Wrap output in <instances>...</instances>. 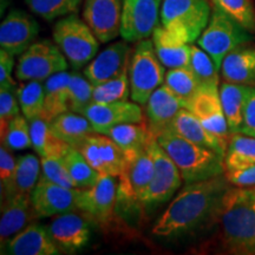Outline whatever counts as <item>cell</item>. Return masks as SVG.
I'll use <instances>...</instances> for the list:
<instances>
[{
    "instance_id": "obj_30",
    "label": "cell",
    "mask_w": 255,
    "mask_h": 255,
    "mask_svg": "<svg viewBox=\"0 0 255 255\" xmlns=\"http://www.w3.org/2000/svg\"><path fill=\"white\" fill-rule=\"evenodd\" d=\"M51 129L63 142L78 148L89 135L96 132L94 126L83 114L66 111L50 122Z\"/></svg>"
},
{
    "instance_id": "obj_39",
    "label": "cell",
    "mask_w": 255,
    "mask_h": 255,
    "mask_svg": "<svg viewBox=\"0 0 255 255\" xmlns=\"http://www.w3.org/2000/svg\"><path fill=\"white\" fill-rule=\"evenodd\" d=\"M164 83L175 95L184 102L186 107L188 101L193 97L200 87L195 75L189 66L169 69V71L165 73Z\"/></svg>"
},
{
    "instance_id": "obj_31",
    "label": "cell",
    "mask_w": 255,
    "mask_h": 255,
    "mask_svg": "<svg viewBox=\"0 0 255 255\" xmlns=\"http://www.w3.org/2000/svg\"><path fill=\"white\" fill-rule=\"evenodd\" d=\"M30 122L32 148L40 157H64L71 146L63 142L51 129L50 122L37 117Z\"/></svg>"
},
{
    "instance_id": "obj_37",
    "label": "cell",
    "mask_w": 255,
    "mask_h": 255,
    "mask_svg": "<svg viewBox=\"0 0 255 255\" xmlns=\"http://www.w3.org/2000/svg\"><path fill=\"white\" fill-rule=\"evenodd\" d=\"M191 55L189 68L200 85H220V69L214 59L200 46L190 45Z\"/></svg>"
},
{
    "instance_id": "obj_21",
    "label": "cell",
    "mask_w": 255,
    "mask_h": 255,
    "mask_svg": "<svg viewBox=\"0 0 255 255\" xmlns=\"http://www.w3.org/2000/svg\"><path fill=\"white\" fill-rule=\"evenodd\" d=\"M130 51L126 40L111 44L85 66L84 76L94 87L116 77L129 66Z\"/></svg>"
},
{
    "instance_id": "obj_11",
    "label": "cell",
    "mask_w": 255,
    "mask_h": 255,
    "mask_svg": "<svg viewBox=\"0 0 255 255\" xmlns=\"http://www.w3.org/2000/svg\"><path fill=\"white\" fill-rule=\"evenodd\" d=\"M161 0H123L121 37L128 43L152 36L158 26Z\"/></svg>"
},
{
    "instance_id": "obj_27",
    "label": "cell",
    "mask_w": 255,
    "mask_h": 255,
    "mask_svg": "<svg viewBox=\"0 0 255 255\" xmlns=\"http://www.w3.org/2000/svg\"><path fill=\"white\" fill-rule=\"evenodd\" d=\"M70 77L71 73L62 71L44 81V109L40 117L47 122L69 111Z\"/></svg>"
},
{
    "instance_id": "obj_9",
    "label": "cell",
    "mask_w": 255,
    "mask_h": 255,
    "mask_svg": "<svg viewBox=\"0 0 255 255\" xmlns=\"http://www.w3.org/2000/svg\"><path fill=\"white\" fill-rule=\"evenodd\" d=\"M148 149L154 158L155 173L151 182L142 194L139 202L144 205L167 202L181 187L183 178L175 162L156 141V137L152 136L149 139Z\"/></svg>"
},
{
    "instance_id": "obj_43",
    "label": "cell",
    "mask_w": 255,
    "mask_h": 255,
    "mask_svg": "<svg viewBox=\"0 0 255 255\" xmlns=\"http://www.w3.org/2000/svg\"><path fill=\"white\" fill-rule=\"evenodd\" d=\"M40 177L65 188H75L63 157H40Z\"/></svg>"
},
{
    "instance_id": "obj_42",
    "label": "cell",
    "mask_w": 255,
    "mask_h": 255,
    "mask_svg": "<svg viewBox=\"0 0 255 255\" xmlns=\"http://www.w3.org/2000/svg\"><path fill=\"white\" fill-rule=\"evenodd\" d=\"M94 85L78 72H71L69 82V111L83 114L94 100Z\"/></svg>"
},
{
    "instance_id": "obj_34",
    "label": "cell",
    "mask_w": 255,
    "mask_h": 255,
    "mask_svg": "<svg viewBox=\"0 0 255 255\" xmlns=\"http://www.w3.org/2000/svg\"><path fill=\"white\" fill-rule=\"evenodd\" d=\"M63 158L72 178L73 186L77 189H84L94 186L100 178L101 174L91 167L88 159L77 148L71 146Z\"/></svg>"
},
{
    "instance_id": "obj_14",
    "label": "cell",
    "mask_w": 255,
    "mask_h": 255,
    "mask_svg": "<svg viewBox=\"0 0 255 255\" xmlns=\"http://www.w3.org/2000/svg\"><path fill=\"white\" fill-rule=\"evenodd\" d=\"M123 0H84L83 19L100 43L121 36Z\"/></svg>"
},
{
    "instance_id": "obj_19",
    "label": "cell",
    "mask_w": 255,
    "mask_h": 255,
    "mask_svg": "<svg viewBox=\"0 0 255 255\" xmlns=\"http://www.w3.org/2000/svg\"><path fill=\"white\" fill-rule=\"evenodd\" d=\"M154 173V158L146 144L145 148L137 152L135 156L127 158L126 169L119 177L117 197L139 201L146 187L151 182Z\"/></svg>"
},
{
    "instance_id": "obj_7",
    "label": "cell",
    "mask_w": 255,
    "mask_h": 255,
    "mask_svg": "<svg viewBox=\"0 0 255 255\" xmlns=\"http://www.w3.org/2000/svg\"><path fill=\"white\" fill-rule=\"evenodd\" d=\"M253 37L250 31L214 7L206 28L197 38V45L214 59L216 66L220 69L223 58L232 50L242 44L251 43Z\"/></svg>"
},
{
    "instance_id": "obj_13",
    "label": "cell",
    "mask_w": 255,
    "mask_h": 255,
    "mask_svg": "<svg viewBox=\"0 0 255 255\" xmlns=\"http://www.w3.org/2000/svg\"><path fill=\"white\" fill-rule=\"evenodd\" d=\"M77 149L101 175L120 177L126 169L127 158L122 149L103 133H91Z\"/></svg>"
},
{
    "instance_id": "obj_15",
    "label": "cell",
    "mask_w": 255,
    "mask_h": 255,
    "mask_svg": "<svg viewBox=\"0 0 255 255\" xmlns=\"http://www.w3.org/2000/svg\"><path fill=\"white\" fill-rule=\"evenodd\" d=\"M39 33V25L21 9H12L0 25V47L12 56H20Z\"/></svg>"
},
{
    "instance_id": "obj_35",
    "label": "cell",
    "mask_w": 255,
    "mask_h": 255,
    "mask_svg": "<svg viewBox=\"0 0 255 255\" xmlns=\"http://www.w3.org/2000/svg\"><path fill=\"white\" fill-rule=\"evenodd\" d=\"M21 114L28 121L41 116L44 109V84L41 81H28L17 88Z\"/></svg>"
},
{
    "instance_id": "obj_22",
    "label": "cell",
    "mask_w": 255,
    "mask_h": 255,
    "mask_svg": "<svg viewBox=\"0 0 255 255\" xmlns=\"http://www.w3.org/2000/svg\"><path fill=\"white\" fill-rule=\"evenodd\" d=\"M38 219L32 206L31 194H14L1 201L0 219V244L1 250L19 232L26 228L30 222Z\"/></svg>"
},
{
    "instance_id": "obj_18",
    "label": "cell",
    "mask_w": 255,
    "mask_h": 255,
    "mask_svg": "<svg viewBox=\"0 0 255 255\" xmlns=\"http://www.w3.org/2000/svg\"><path fill=\"white\" fill-rule=\"evenodd\" d=\"M94 126L96 132L124 123H144V113L136 102L117 101L111 103H92L83 113Z\"/></svg>"
},
{
    "instance_id": "obj_33",
    "label": "cell",
    "mask_w": 255,
    "mask_h": 255,
    "mask_svg": "<svg viewBox=\"0 0 255 255\" xmlns=\"http://www.w3.org/2000/svg\"><path fill=\"white\" fill-rule=\"evenodd\" d=\"M41 163L40 159L33 154H25L19 156L15 165V174L12 193L31 194L40 177Z\"/></svg>"
},
{
    "instance_id": "obj_3",
    "label": "cell",
    "mask_w": 255,
    "mask_h": 255,
    "mask_svg": "<svg viewBox=\"0 0 255 255\" xmlns=\"http://www.w3.org/2000/svg\"><path fill=\"white\" fill-rule=\"evenodd\" d=\"M156 141L177 165L186 184L225 174L223 156L188 141L171 129L159 133Z\"/></svg>"
},
{
    "instance_id": "obj_17",
    "label": "cell",
    "mask_w": 255,
    "mask_h": 255,
    "mask_svg": "<svg viewBox=\"0 0 255 255\" xmlns=\"http://www.w3.org/2000/svg\"><path fill=\"white\" fill-rule=\"evenodd\" d=\"M31 201L38 219L52 218L77 210L76 188L62 187L43 177H39L32 190Z\"/></svg>"
},
{
    "instance_id": "obj_40",
    "label": "cell",
    "mask_w": 255,
    "mask_h": 255,
    "mask_svg": "<svg viewBox=\"0 0 255 255\" xmlns=\"http://www.w3.org/2000/svg\"><path fill=\"white\" fill-rule=\"evenodd\" d=\"M212 2L242 27L255 33V7L252 0H212Z\"/></svg>"
},
{
    "instance_id": "obj_25",
    "label": "cell",
    "mask_w": 255,
    "mask_h": 255,
    "mask_svg": "<svg viewBox=\"0 0 255 255\" xmlns=\"http://www.w3.org/2000/svg\"><path fill=\"white\" fill-rule=\"evenodd\" d=\"M169 129L184 137L188 141L205 146L210 150H214L225 157L227 145L219 137H216L214 133L210 132L207 128H205L195 115L186 108L180 110V113L176 115V117L171 122Z\"/></svg>"
},
{
    "instance_id": "obj_6",
    "label": "cell",
    "mask_w": 255,
    "mask_h": 255,
    "mask_svg": "<svg viewBox=\"0 0 255 255\" xmlns=\"http://www.w3.org/2000/svg\"><path fill=\"white\" fill-rule=\"evenodd\" d=\"M210 14L208 0H162V26L188 44L201 36Z\"/></svg>"
},
{
    "instance_id": "obj_8",
    "label": "cell",
    "mask_w": 255,
    "mask_h": 255,
    "mask_svg": "<svg viewBox=\"0 0 255 255\" xmlns=\"http://www.w3.org/2000/svg\"><path fill=\"white\" fill-rule=\"evenodd\" d=\"M68 59L56 43L49 39L34 41L19 56L15 66L18 81H46L55 73L66 71Z\"/></svg>"
},
{
    "instance_id": "obj_48",
    "label": "cell",
    "mask_w": 255,
    "mask_h": 255,
    "mask_svg": "<svg viewBox=\"0 0 255 255\" xmlns=\"http://www.w3.org/2000/svg\"><path fill=\"white\" fill-rule=\"evenodd\" d=\"M240 132L255 137V87H251L250 94H248Z\"/></svg>"
},
{
    "instance_id": "obj_28",
    "label": "cell",
    "mask_w": 255,
    "mask_h": 255,
    "mask_svg": "<svg viewBox=\"0 0 255 255\" xmlns=\"http://www.w3.org/2000/svg\"><path fill=\"white\" fill-rule=\"evenodd\" d=\"M219 90L229 131L231 133L240 132L244 122L245 105L251 87L225 81L220 84Z\"/></svg>"
},
{
    "instance_id": "obj_4",
    "label": "cell",
    "mask_w": 255,
    "mask_h": 255,
    "mask_svg": "<svg viewBox=\"0 0 255 255\" xmlns=\"http://www.w3.org/2000/svg\"><path fill=\"white\" fill-rule=\"evenodd\" d=\"M53 40L75 71L95 58L100 43L84 19L82 20L76 13L57 21L53 27Z\"/></svg>"
},
{
    "instance_id": "obj_10",
    "label": "cell",
    "mask_w": 255,
    "mask_h": 255,
    "mask_svg": "<svg viewBox=\"0 0 255 255\" xmlns=\"http://www.w3.org/2000/svg\"><path fill=\"white\" fill-rule=\"evenodd\" d=\"M116 178L110 175H101L94 186L77 189L76 203L77 210L83 213L90 222L105 227L113 221L117 197Z\"/></svg>"
},
{
    "instance_id": "obj_23",
    "label": "cell",
    "mask_w": 255,
    "mask_h": 255,
    "mask_svg": "<svg viewBox=\"0 0 255 255\" xmlns=\"http://www.w3.org/2000/svg\"><path fill=\"white\" fill-rule=\"evenodd\" d=\"M1 251L12 255H57L62 252L49 229L39 223H30L9 240Z\"/></svg>"
},
{
    "instance_id": "obj_32",
    "label": "cell",
    "mask_w": 255,
    "mask_h": 255,
    "mask_svg": "<svg viewBox=\"0 0 255 255\" xmlns=\"http://www.w3.org/2000/svg\"><path fill=\"white\" fill-rule=\"evenodd\" d=\"M223 162H225V171L254 164L255 137L244 132L231 133Z\"/></svg>"
},
{
    "instance_id": "obj_5",
    "label": "cell",
    "mask_w": 255,
    "mask_h": 255,
    "mask_svg": "<svg viewBox=\"0 0 255 255\" xmlns=\"http://www.w3.org/2000/svg\"><path fill=\"white\" fill-rule=\"evenodd\" d=\"M165 66L156 53L151 39H143L132 50L129 62L130 97L136 103L145 105L158 87L164 83Z\"/></svg>"
},
{
    "instance_id": "obj_29",
    "label": "cell",
    "mask_w": 255,
    "mask_h": 255,
    "mask_svg": "<svg viewBox=\"0 0 255 255\" xmlns=\"http://www.w3.org/2000/svg\"><path fill=\"white\" fill-rule=\"evenodd\" d=\"M109 136L122 149L126 158H130L144 149L152 135L149 131L146 122L144 123H124L108 128L100 132Z\"/></svg>"
},
{
    "instance_id": "obj_20",
    "label": "cell",
    "mask_w": 255,
    "mask_h": 255,
    "mask_svg": "<svg viewBox=\"0 0 255 255\" xmlns=\"http://www.w3.org/2000/svg\"><path fill=\"white\" fill-rule=\"evenodd\" d=\"M183 108H186L184 102L165 83L156 89L145 104V122L151 135L157 137L169 129L176 115Z\"/></svg>"
},
{
    "instance_id": "obj_26",
    "label": "cell",
    "mask_w": 255,
    "mask_h": 255,
    "mask_svg": "<svg viewBox=\"0 0 255 255\" xmlns=\"http://www.w3.org/2000/svg\"><path fill=\"white\" fill-rule=\"evenodd\" d=\"M151 40L159 60L165 68L174 69L189 66L191 44H188L175 36L162 25L156 27Z\"/></svg>"
},
{
    "instance_id": "obj_12",
    "label": "cell",
    "mask_w": 255,
    "mask_h": 255,
    "mask_svg": "<svg viewBox=\"0 0 255 255\" xmlns=\"http://www.w3.org/2000/svg\"><path fill=\"white\" fill-rule=\"evenodd\" d=\"M220 85H200L188 101L186 109L191 111L205 128L227 145L231 131L220 98Z\"/></svg>"
},
{
    "instance_id": "obj_38",
    "label": "cell",
    "mask_w": 255,
    "mask_h": 255,
    "mask_svg": "<svg viewBox=\"0 0 255 255\" xmlns=\"http://www.w3.org/2000/svg\"><path fill=\"white\" fill-rule=\"evenodd\" d=\"M34 14L47 21L76 13L83 0H24Z\"/></svg>"
},
{
    "instance_id": "obj_2",
    "label": "cell",
    "mask_w": 255,
    "mask_h": 255,
    "mask_svg": "<svg viewBox=\"0 0 255 255\" xmlns=\"http://www.w3.org/2000/svg\"><path fill=\"white\" fill-rule=\"evenodd\" d=\"M219 221L229 253L255 254V187H232L223 199Z\"/></svg>"
},
{
    "instance_id": "obj_24",
    "label": "cell",
    "mask_w": 255,
    "mask_h": 255,
    "mask_svg": "<svg viewBox=\"0 0 255 255\" xmlns=\"http://www.w3.org/2000/svg\"><path fill=\"white\" fill-rule=\"evenodd\" d=\"M223 81L255 87V46L250 43L235 47L222 60Z\"/></svg>"
},
{
    "instance_id": "obj_45",
    "label": "cell",
    "mask_w": 255,
    "mask_h": 255,
    "mask_svg": "<svg viewBox=\"0 0 255 255\" xmlns=\"http://www.w3.org/2000/svg\"><path fill=\"white\" fill-rule=\"evenodd\" d=\"M20 104L18 101L17 87L0 88V132H4L9 121L20 115Z\"/></svg>"
},
{
    "instance_id": "obj_36",
    "label": "cell",
    "mask_w": 255,
    "mask_h": 255,
    "mask_svg": "<svg viewBox=\"0 0 255 255\" xmlns=\"http://www.w3.org/2000/svg\"><path fill=\"white\" fill-rule=\"evenodd\" d=\"M130 96L129 66L119 76L94 87L92 100L95 103H111L117 101H127Z\"/></svg>"
},
{
    "instance_id": "obj_16",
    "label": "cell",
    "mask_w": 255,
    "mask_h": 255,
    "mask_svg": "<svg viewBox=\"0 0 255 255\" xmlns=\"http://www.w3.org/2000/svg\"><path fill=\"white\" fill-rule=\"evenodd\" d=\"M89 220L83 213L76 210L56 215L47 226L51 237L64 253H75L88 245L90 239Z\"/></svg>"
},
{
    "instance_id": "obj_1",
    "label": "cell",
    "mask_w": 255,
    "mask_h": 255,
    "mask_svg": "<svg viewBox=\"0 0 255 255\" xmlns=\"http://www.w3.org/2000/svg\"><path fill=\"white\" fill-rule=\"evenodd\" d=\"M232 187L225 174L187 183L156 221L152 234L161 238H180L219 219L223 199Z\"/></svg>"
},
{
    "instance_id": "obj_46",
    "label": "cell",
    "mask_w": 255,
    "mask_h": 255,
    "mask_svg": "<svg viewBox=\"0 0 255 255\" xmlns=\"http://www.w3.org/2000/svg\"><path fill=\"white\" fill-rule=\"evenodd\" d=\"M225 175L233 187H255V163L233 170H226Z\"/></svg>"
},
{
    "instance_id": "obj_47",
    "label": "cell",
    "mask_w": 255,
    "mask_h": 255,
    "mask_svg": "<svg viewBox=\"0 0 255 255\" xmlns=\"http://www.w3.org/2000/svg\"><path fill=\"white\" fill-rule=\"evenodd\" d=\"M14 68V56L7 51L0 50V88H15L14 79L12 78V71Z\"/></svg>"
},
{
    "instance_id": "obj_41",
    "label": "cell",
    "mask_w": 255,
    "mask_h": 255,
    "mask_svg": "<svg viewBox=\"0 0 255 255\" xmlns=\"http://www.w3.org/2000/svg\"><path fill=\"white\" fill-rule=\"evenodd\" d=\"M1 144L12 151L32 148L30 122L23 114L9 121L6 130L1 132Z\"/></svg>"
},
{
    "instance_id": "obj_44",
    "label": "cell",
    "mask_w": 255,
    "mask_h": 255,
    "mask_svg": "<svg viewBox=\"0 0 255 255\" xmlns=\"http://www.w3.org/2000/svg\"><path fill=\"white\" fill-rule=\"evenodd\" d=\"M17 158L12 155V150L1 144L0 146V183H1V201L13 195L12 184H13Z\"/></svg>"
}]
</instances>
